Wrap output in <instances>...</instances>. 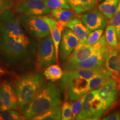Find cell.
Masks as SVG:
<instances>
[{
  "mask_svg": "<svg viewBox=\"0 0 120 120\" xmlns=\"http://www.w3.org/2000/svg\"><path fill=\"white\" fill-rule=\"evenodd\" d=\"M36 55V42L25 45L0 34V62L4 66L11 70H26L34 64Z\"/></svg>",
  "mask_w": 120,
  "mask_h": 120,
  "instance_id": "1",
  "label": "cell"
},
{
  "mask_svg": "<svg viewBox=\"0 0 120 120\" xmlns=\"http://www.w3.org/2000/svg\"><path fill=\"white\" fill-rule=\"evenodd\" d=\"M61 103V90L57 85L51 81L45 84L32 101L21 109L25 118L31 120Z\"/></svg>",
  "mask_w": 120,
  "mask_h": 120,
  "instance_id": "2",
  "label": "cell"
},
{
  "mask_svg": "<svg viewBox=\"0 0 120 120\" xmlns=\"http://www.w3.org/2000/svg\"><path fill=\"white\" fill-rule=\"evenodd\" d=\"M45 85L44 75L31 73L21 76L15 83V90L21 109L30 102Z\"/></svg>",
  "mask_w": 120,
  "mask_h": 120,
  "instance_id": "3",
  "label": "cell"
},
{
  "mask_svg": "<svg viewBox=\"0 0 120 120\" xmlns=\"http://www.w3.org/2000/svg\"><path fill=\"white\" fill-rule=\"evenodd\" d=\"M0 34L9 36L18 42L25 45H30L35 42L25 34L19 17H16L10 10L0 16Z\"/></svg>",
  "mask_w": 120,
  "mask_h": 120,
  "instance_id": "4",
  "label": "cell"
},
{
  "mask_svg": "<svg viewBox=\"0 0 120 120\" xmlns=\"http://www.w3.org/2000/svg\"><path fill=\"white\" fill-rule=\"evenodd\" d=\"M88 81L64 71L60 82L64 98L67 100L75 101L83 97L89 91Z\"/></svg>",
  "mask_w": 120,
  "mask_h": 120,
  "instance_id": "5",
  "label": "cell"
},
{
  "mask_svg": "<svg viewBox=\"0 0 120 120\" xmlns=\"http://www.w3.org/2000/svg\"><path fill=\"white\" fill-rule=\"evenodd\" d=\"M37 51L35 64L38 71L44 70L56 62L55 46L50 35L39 40Z\"/></svg>",
  "mask_w": 120,
  "mask_h": 120,
  "instance_id": "6",
  "label": "cell"
},
{
  "mask_svg": "<svg viewBox=\"0 0 120 120\" xmlns=\"http://www.w3.org/2000/svg\"><path fill=\"white\" fill-rule=\"evenodd\" d=\"M21 24L31 36L41 39L50 35L47 23L41 16L23 15L19 17Z\"/></svg>",
  "mask_w": 120,
  "mask_h": 120,
  "instance_id": "7",
  "label": "cell"
},
{
  "mask_svg": "<svg viewBox=\"0 0 120 120\" xmlns=\"http://www.w3.org/2000/svg\"><path fill=\"white\" fill-rule=\"evenodd\" d=\"M110 47L106 42L100 46L90 57L75 64H64V71L78 69H89L103 67V63L106 52Z\"/></svg>",
  "mask_w": 120,
  "mask_h": 120,
  "instance_id": "8",
  "label": "cell"
},
{
  "mask_svg": "<svg viewBox=\"0 0 120 120\" xmlns=\"http://www.w3.org/2000/svg\"><path fill=\"white\" fill-rule=\"evenodd\" d=\"M19 107L16 90L11 82L4 81L0 83V111L16 109Z\"/></svg>",
  "mask_w": 120,
  "mask_h": 120,
  "instance_id": "9",
  "label": "cell"
},
{
  "mask_svg": "<svg viewBox=\"0 0 120 120\" xmlns=\"http://www.w3.org/2000/svg\"><path fill=\"white\" fill-rule=\"evenodd\" d=\"M16 11L23 15L42 16L49 14L51 9L47 6L45 0H27L19 2L16 7Z\"/></svg>",
  "mask_w": 120,
  "mask_h": 120,
  "instance_id": "10",
  "label": "cell"
},
{
  "mask_svg": "<svg viewBox=\"0 0 120 120\" xmlns=\"http://www.w3.org/2000/svg\"><path fill=\"white\" fill-rule=\"evenodd\" d=\"M81 19L85 26L90 31L103 29L108 23L107 19L98 8L96 7L82 13Z\"/></svg>",
  "mask_w": 120,
  "mask_h": 120,
  "instance_id": "11",
  "label": "cell"
},
{
  "mask_svg": "<svg viewBox=\"0 0 120 120\" xmlns=\"http://www.w3.org/2000/svg\"><path fill=\"white\" fill-rule=\"evenodd\" d=\"M79 40L72 30L64 28L62 32L59 52L62 61H66L79 44Z\"/></svg>",
  "mask_w": 120,
  "mask_h": 120,
  "instance_id": "12",
  "label": "cell"
},
{
  "mask_svg": "<svg viewBox=\"0 0 120 120\" xmlns=\"http://www.w3.org/2000/svg\"><path fill=\"white\" fill-rule=\"evenodd\" d=\"M106 42L105 35L102 36L99 41L94 45H83L79 47L76 48L70 56L66 60L64 64H75L79 61L86 59L91 56L97 49Z\"/></svg>",
  "mask_w": 120,
  "mask_h": 120,
  "instance_id": "13",
  "label": "cell"
},
{
  "mask_svg": "<svg viewBox=\"0 0 120 120\" xmlns=\"http://www.w3.org/2000/svg\"><path fill=\"white\" fill-rule=\"evenodd\" d=\"M41 17L46 21L49 26L50 34L53 41L56 53V62H58L59 58L60 45L62 37V32L66 27V22L56 21L49 16H41Z\"/></svg>",
  "mask_w": 120,
  "mask_h": 120,
  "instance_id": "14",
  "label": "cell"
},
{
  "mask_svg": "<svg viewBox=\"0 0 120 120\" xmlns=\"http://www.w3.org/2000/svg\"><path fill=\"white\" fill-rule=\"evenodd\" d=\"M103 67L109 72L112 77H120V48L110 46L106 52L103 63Z\"/></svg>",
  "mask_w": 120,
  "mask_h": 120,
  "instance_id": "15",
  "label": "cell"
},
{
  "mask_svg": "<svg viewBox=\"0 0 120 120\" xmlns=\"http://www.w3.org/2000/svg\"><path fill=\"white\" fill-rule=\"evenodd\" d=\"M97 90L98 96L105 102L108 109L115 102L119 95L117 82L113 77Z\"/></svg>",
  "mask_w": 120,
  "mask_h": 120,
  "instance_id": "16",
  "label": "cell"
},
{
  "mask_svg": "<svg viewBox=\"0 0 120 120\" xmlns=\"http://www.w3.org/2000/svg\"><path fill=\"white\" fill-rule=\"evenodd\" d=\"M66 27H68L72 30L73 32L79 38V44L76 48L85 44L87 41L88 36L91 33V31L85 26L81 19L77 18H74L67 22L66 24Z\"/></svg>",
  "mask_w": 120,
  "mask_h": 120,
  "instance_id": "17",
  "label": "cell"
},
{
  "mask_svg": "<svg viewBox=\"0 0 120 120\" xmlns=\"http://www.w3.org/2000/svg\"><path fill=\"white\" fill-rule=\"evenodd\" d=\"M90 103L93 120L100 119L108 109L105 102L99 96L98 93L90 100Z\"/></svg>",
  "mask_w": 120,
  "mask_h": 120,
  "instance_id": "18",
  "label": "cell"
},
{
  "mask_svg": "<svg viewBox=\"0 0 120 120\" xmlns=\"http://www.w3.org/2000/svg\"><path fill=\"white\" fill-rule=\"evenodd\" d=\"M71 8L76 14L80 15L97 5V0H68Z\"/></svg>",
  "mask_w": 120,
  "mask_h": 120,
  "instance_id": "19",
  "label": "cell"
},
{
  "mask_svg": "<svg viewBox=\"0 0 120 120\" xmlns=\"http://www.w3.org/2000/svg\"><path fill=\"white\" fill-rule=\"evenodd\" d=\"M112 77V75L103 68L100 72L94 75L88 81L89 91L98 89Z\"/></svg>",
  "mask_w": 120,
  "mask_h": 120,
  "instance_id": "20",
  "label": "cell"
},
{
  "mask_svg": "<svg viewBox=\"0 0 120 120\" xmlns=\"http://www.w3.org/2000/svg\"><path fill=\"white\" fill-rule=\"evenodd\" d=\"M120 0H103L98 6V10L107 19L111 20L116 12Z\"/></svg>",
  "mask_w": 120,
  "mask_h": 120,
  "instance_id": "21",
  "label": "cell"
},
{
  "mask_svg": "<svg viewBox=\"0 0 120 120\" xmlns=\"http://www.w3.org/2000/svg\"><path fill=\"white\" fill-rule=\"evenodd\" d=\"M61 119V105H56L44 113L32 118L34 120H59Z\"/></svg>",
  "mask_w": 120,
  "mask_h": 120,
  "instance_id": "22",
  "label": "cell"
},
{
  "mask_svg": "<svg viewBox=\"0 0 120 120\" xmlns=\"http://www.w3.org/2000/svg\"><path fill=\"white\" fill-rule=\"evenodd\" d=\"M64 74L62 69L57 64L49 66L43 72V75L46 79L52 82L61 79Z\"/></svg>",
  "mask_w": 120,
  "mask_h": 120,
  "instance_id": "23",
  "label": "cell"
},
{
  "mask_svg": "<svg viewBox=\"0 0 120 120\" xmlns=\"http://www.w3.org/2000/svg\"><path fill=\"white\" fill-rule=\"evenodd\" d=\"M105 37L109 46L112 48L119 47L120 43L117 33L116 28L111 24H109L106 27Z\"/></svg>",
  "mask_w": 120,
  "mask_h": 120,
  "instance_id": "24",
  "label": "cell"
},
{
  "mask_svg": "<svg viewBox=\"0 0 120 120\" xmlns=\"http://www.w3.org/2000/svg\"><path fill=\"white\" fill-rule=\"evenodd\" d=\"M52 16L57 21L68 22L75 18V12L68 9L55 8L51 11Z\"/></svg>",
  "mask_w": 120,
  "mask_h": 120,
  "instance_id": "25",
  "label": "cell"
},
{
  "mask_svg": "<svg viewBox=\"0 0 120 120\" xmlns=\"http://www.w3.org/2000/svg\"><path fill=\"white\" fill-rule=\"evenodd\" d=\"M103 67H98V68H89V69H78V70H73L71 71H68L72 75L79 76L83 79L89 80L94 77V75L100 72L103 70Z\"/></svg>",
  "mask_w": 120,
  "mask_h": 120,
  "instance_id": "26",
  "label": "cell"
},
{
  "mask_svg": "<svg viewBox=\"0 0 120 120\" xmlns=\"http://www.w3.org/2000/svg\"><path fill=\"white\" fill-rule=\"evenodd\" d=\"M45 2L49 8H64L70 10L71 6L68 0H45Z\"/></svg>",
  "mask_w": 120,
  "mask_h": 120,
  "instance_id": "27",
  "label": "cell"
},
{
  "mask_svg": "<svg viewBox=\"0 0 120 120\" xmlns=\"http://www.w3.org/2000/svg\"><path fill=\"white\" fill-rule=\"evenodd\" d=\"M25 117L22 116L18 111L13 109L1 111L0 113V120H22L25 119Z\"/></svg>",
  "mask_w": 120,
  "mask_h": 120,
  "instance_id": "28",
  "label": "cell"
},
{
  "mask_svg": "<svg viewBox=\"0 0 120 120\" xmlns=\"http://www.w3.org/2000/svg\"><path fill=\"white\" fill-rule=\"evenodd\" d=\"M72 119V102L66 100L61 106V120H70Z\"/></svg>",
  "mask_w": 120,
  "mask_h": 120,
  "instance_id": "29",
  "label": "cell"
},
{
  "mask_svg": "<svg viewBox=\"0 0 120 120\" xmlns=\"http://www.w3.org/2000/svg\"><path fill=\"white\" fill-rule=\"evenodd\" d=\"M108 23L111 24L116 28L118 40H119V43H120V0L116 12L111 19L108 22Z\"/></svg>",
  "mask_w": 120,
  "mask_h": 120,
  "instance_id": "30",
  "label": "cell"
},
{
  "mask_svg": "<svg viewBox=\"0 0 120 120\" xmlns=\"http://www.w3.org/2000/svg\"><path fill=\"white\" fill-rule=\"evenodd\" d=\"M103 29H99L92 31V32L90 34L87 41L84 45H88V46L94 45L101 39L103 35Z\"/></svg>",
  "mask_w": 120,
  "mask_h": 120,
  "instance_id": "31",
  "label": "cell"
},
{
  "mask_svg": "<svg viewBox=\"0 0 120 120\" xmlns=\"http://www.w3.org/2000/svg\"><path fill=\"white\" fill-rule=\"evenodd\" d=\"M83 104V97L75 100L72 102V120H76V117L81 110Z\"/></svg>",
  "mask_w": 120,
  "mask_h": 120,
  "instance_id": "32",
  "label": "cell"
},
{
  "mask_svg": "<svg viewBox=\"0 0 120 120\" xmlns=\"http://www.w3.org/2000/svg\"><path fill=\"white\" fill-rule=\"evenodd\" d=\"M14 5V0H0V16L10 10Z\"/></svg>",
  "mask_w": 120,
  "mask_h": 120,
  "instance_id": "33",
  "label": "cell"
},
{
  "mask_svg": "<svg viewBox=\"0 0 120 120\" xmlns=\"http://www.w3.org/2000/svg\"><path fill=\"white\" fill-rule=\"evenodd\" d=\"M103 120H120V111H116L105 116Z\"/></svg>",
  "mask_w": 120,
  "mask_h": 120,
  "instance_id": "34",
  "label": "cell"
},
{
  "mask_svg": "<svg viewBox=\"0 0 120 120\" xmlns=\"http://www.w3.org/2000/svg\"><path fill=\"white\" fill-rule=\"evenodd\" d=\"M116 79L117 82V85H118V92H119V95H120V77L118 78H116L115 79Z\"/></svg>",
  "mask_w": 120,
  "mask_h": 120,
  "instance_id": "35",
  "label": "cell"
},
{
  "mask_svg": "<svg viewBox=\"0 0 120 120\" xmlns=\"http://www.w3.org/2000/svg\"><path fill=\"white\" fill-rule=\"evenodd\" d=\"M4 73H5V71H4V70L3 69L2 67L0 66V76H2Z\"/></svg>",
  "mask_w": 120,
  "mask_h": 120,
  "instance_id": "36",
  "label": "cell"
},
{
  "mask_svg": "<svg viewBox=\"0 0 120 120\" xmlns=\"http://www.w3.org/2000/svg\"><path fill=\"white\" fill-rule=\"evenodd\" d=\"M103 0H97V2H102Z\"/></svg>",
  "mask_w": 120,
  "mask_h": 120,
  "instance_id": "37",
  "label": "cell"
},
{
  "mask_svg": "<svg viewBox=\"0 0 120 120\" xmlns=\"http://www.w3.org/2000/svg\"><path fill=\"white\" fill-rule=\"evenodd\" d=\"M19 2H23V1H27V0H19Z\"/></svg>",
  "mask_w": 120,
  "mask_h": 120,
  "instance_id": "38",
  "label": "cell"
},
{
  "mask_svg": "<svg viewBox=\"0 0 120 120\" xmlns=\"http://www.w3.org/2000/svg\"><path fill=\"white\" fill-rule=\"evenodd\" d=\"M119 47H120V45H119Z\"/></svg>",
  "mask_w": 120,
  "mask_h": 120,
  "instance_id": "39",
  "label": "cell"
}]
</instances>
